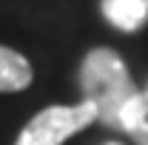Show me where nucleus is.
<instances>
[{
  "mask_svg": "<svg viewBox=\"0 0 148 145\" xmlns=\"http://www.w3.org/2000/svg\"><path fill=\"white\" fill-rule=\"evenodd\" d=\"M80 91L94 105L97 122L111 131H125L131 114L143 103V88H137L125 60L108 46L86 51L80 63Z\"/></svg>",
  "mask_w": 148,
  "mask_h": 145,
  "instance_id": "f257e3e1",
  "label": "nucleus"
},
{
  "mask_svg": "<svg viewBox=\"0 0 148 145\" xmlns=\"http://www.w3.org/2000/svg\"><path fill=\"white\" fill-rule=\"evenodd\" d=\"M91 122H97V111L86 100L74 105H46L23 125L14 145H63Z\"/></svg>",
  "mask_w": 148,
  "mask_h": 145,
  "instance_id": "f03ea898",
  "label": "nucleus"
},
{
  "mask_svg": "<svg viewBox=\"0 0 148 145\" xmlns=\"http://www.w3.org/2000/svg\"><path fill=\"white\" fill-rule=\"evenodd\" d=\"M100 12L117 31L134 34L148 23V0H100Z\"/></svg>",
  "mask_w": 148,
  "mask_h": 145,
  "instance_id": "7ed1b4c3",
  "label": "nucleus"
},
{
  "mask_svg": "<svg viewBox=\"0 0 148 145\" xmlns=\"http://www.w3.org/2000/svg\"><path fill=\"white\" fill-rule=\"evenodd\" d=\"M32 80H34L32 63L20 51L0 46V94H17V91L29 88Z\"/></svg>",
  "mask_w": 148,
  "mask_h": 145,
  "instance_id": "20e7f679",
  "label": "nucleus"
},
{
  "mask_svg": "<svg viewBox=\"0 0 148 145\" xmlns=\"http://www.w3.org/2000/svg\"><path fill=\"white\" fill-rule=\"evenodd\" d=\"M125 134L137 145H148V100H145V91H143V103L137 105V111L131 114L128 125H125Z\"/></svg>",
  "mask_w": 148,
  "mask_h": 145,
  "instance_id": "39448f33",
  "label": "nucleus"
},
{
  "mask_svg": "<svg viewBox=\"0 0 148 145\" xmlns=\"http://www.w3.org/2000/svg\"><path fill=\"white\" fill-rule=\"evenodd\" d=\"M106 145H123V142H106Z\"/></svg>",
  "mask_w": 148,
  "mask_h": 145,
  "instance_id": "423d86ee",
  "label": "nucleus"
},
{
  "mask_svg": "<svg viewBox=\"0 0 148 145\" xmlns=\"http://www.w3.org/2000/svg\"><path fill=\"white\" fill-rule=\"evenodd\" d=\"M145 100H148V88H145Z\"/></svg>",
  "mask_w": 148,
  "mask_h": 145,
  "instance_id": "0eeeda50",
  "label": "nucleus"
}]
</instances>
